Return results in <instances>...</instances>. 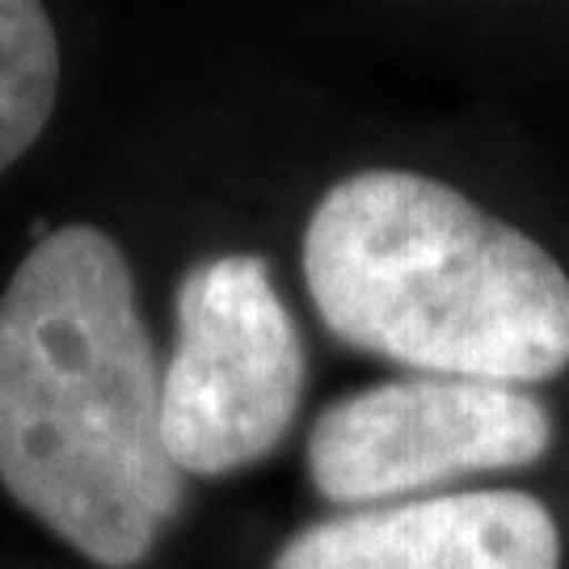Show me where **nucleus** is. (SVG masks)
I'll return each mask as SVG.
<instances>
[{"instance_id": "nucleus-1", "label": "nucleus", "mask_w": 569, "mask_h": 569, "mask_svg": "<svg viewBox=\"0 0 569 569\" xmlns=\"http://www.w3.org/2000/svg\"><path fill=\"white\" fill-rule=\"evenodd\" d=\"M0 486L106 569L140 566L182 510L161 367L102 228H56L0 291Z\"/></svg>"}, {"instance_id": "nucleus-2", "label": "nucleus", "mask_w": 569, "mask_h": 569, "mask_svg": "<svg viewBox=\"0 0 569 569\" xmlns=\"http://www.w3.org/2000/svg\"><path fill=\"white\" fill-rule=\"evenodd\" d=\"M305 283L333 338L418 376L519 388L569 367L561 262L422 173L329 186L305 228Z\"/></svg>"}, {"instance_id": "nucleus-3", "label": "nucleus", "mask_w": 569, "mask_h": 569, "mask_svg": "<svg viewBox=\"0 0 569 569\" xmlns=\"http://www.w3.org/2000/svg\"><path fill=\"white\" fill-rule=\"evenodd\" d=\"M178 338L161 371V435L186 477H224L266 460L305 406V338L258 253L186 270Z\"/></svg>"}, {"instance_id": "nucleus-4", "label": "nucleus", "mask_w": 569, "mask_h": 569, "mask_svg": "<svg viewBox=\"0 0 569 569\" xmlns=\"http://www.w3.org/2000/svg\"><path fill=\"white\" fill-rule=\"evenodd\" d=\"M552 413L531 392L456 376H409L321 409L308 477L329 502L367 507L472 472L536 465Z\"/></svg>"}, {"instance_id": "nucleus-5", "label": "nucleus", "mask_w": 569, "mask_h": 569, "mask_svg": "<svg viewBox=\"0 0 569 569\" xmlns=\"http://www.w3.org/2000/svg\"><path fill=\"white\" fill-rule=\"evenodd\" d=\"M270 569H561V531L531 493H443L321 519Z\"/></svg>"}, {"instance_id": "nucleus-6", "label": "nucleus", "mask_w": 569, "mask_h": 569, "mask_svg": "<svg viewBox=\"0 0 569 569\" xmlns=\"http://www.w3.org/2000/svg\"><path fill=\"white\" fill-rule=\"evenodd\" d=\"M60 98V42L42 4L0 0V173L18 164Z\"/></svg>"}]
</instances>
